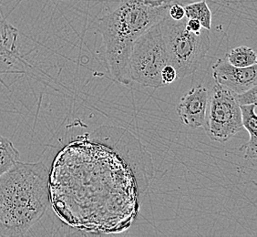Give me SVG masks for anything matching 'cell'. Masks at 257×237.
<instances>
[{"label":"cell","mask_w":257,"mask_h":237,"mask_svg":"<svg viewBox=\"0 0 257 237\" xmlns=\"http://www.w3.org/2000/svg\"><path fill=\"white\" fill-rule=\"evenodd\" d=\"M50 205L44 163L18 162L0 176V236L26 235Z\"/></svg>","instance_id":"1"},{"label":"cell","mask_w":257,"mask_h":237,"mask_svg":"<svg viewBox=\"0 0 257 237\" xmlns=\"http://www.w3.org/2000/svg\"><path fill=\"white\" fill-rule=\"evenodd\" d=\"M155 6L144 0H122L99 20L104 57L109 74L119 83H132L130 59L134 42L145 31L168 17L170 6Z\"/></svg>","instance_id":"2"},{"label":"cell","mask_w":257,"mask_h":237,"mask_svg":"<svg viewBox=\"0 0 257 237\" xmlns=\"http://www.w3.org/2000/svg\"><path fill=\"white\" fill-rule=\"evenodd\" d=\"M186 20H173L167 17L161 22L165 42L168 64L177 72L178 79L193 74L206 57L211 47L209 30L203 29L200 34L186 30Z\"/></svg>","instance_id":"3"},{"label":"cell","mask_w":257,"mask_h":237,"mask_svg":"<svg viewBox=\"0 0 257 237\" xmlns=\"http://www.w3.org/2000/svg\"><path fill=\"white\" fill-rule=\"evenodd\" d=\"M161 22L150 28L134 42L130 59L132 80L154 89L164 86L161 73L168 64Z\"/></svg>","instance_id":"4"},{"label":"cell","mask_w":257,"mask_h":237,"mask_svg":"<svg viewBox=\"0 0 257 237\" xmlns=\"http://www.w3.org/2000/svg\"><path fill=\"white\" fill-rule=\"evenodd\" d=\"M242 114L233 92L215 83L210 92L204 130L213 142L226 143L242 131Z\"/></svg>","instance_id":"5"},{"label":"cell","mask_w":257,"mask_h":237,"mask_svg":"<svg viewBox=\"0 0 257 237\" xmlns=\"http://www.w3.org/2000/svg\"><path fill=\"white\" fill-rule=\"evenodd\" d=\"M213 77L215 83L234 93H241L257 85V66L238 68L226 59H219L213 66Z\"/></svg>","instance_id":"6"},{"label":"cell","mask_w":257,"mask_h":237,"mask_svg":"<svg viewBox=\"0 0 257 237\" xmlns=\"http://www.w3.org/2000/svg\"><path fill=\"white\" fill-rule=\"evenodd\" d=\"M210 91L202 85L182 97L177 106L181 123L191 129L204 128L206 122Z\"/></svg>","instance_id":"7"},{"label":"cell","mask_w":257,"mask_h":237,"mask_svg":"<svg viewBox=\"0 0 257 237\" xmlns=\"http://www.w3.org/2000/svg\"><path fill=\"white\" fill-rule=\"evenodd\" d=\"M21 62L19 31L0 13V75L16 72Z\"/></svg>","instance_id":"8"},{"label":"cell","mask_w":257,"mask_h":237,"mask_svg":"<svg viewBox=\"0 0 257 237\" xmlns=\"http://www.w3.org/2000/svg\"><path fill=\"white\" fill-rule=\"evenodd\" d=\"M242 114V127L249 134V141L242 145L240 151L244 152V158L254 160L257 157V117L256 104L240 106Z\"/></svg>","instance_id":"9"},{"label":"cell","mask_w":257,"mask_h":237,"mask_svg":"<svg viewBox=\"0 0 257 237\" xmlns=\"http://www.w3.org/2000/svg\"><path fill=\"white\" fill-rule=\"evenodd\" d=\"M20 161V154L12 142L0 135V176Z\"/></svg>","instance_id":"10"},{"label":"cell","mask_w":257,"mask_h":237,"mask_svg":"<svg viewBox=\"0 0 257 237\" xmlns=\"http://www.w3.org/2000/svg\"><path fill=\"white\" fill-rule=\"evenodd\" d=\"M225 59L234 67L246 68L256 64L257 56L255 51L251 48L240 46L230 50L226 54Z\"/></svg>","instance_id":"11"},{"label":"cell","mask_w":257,"mask_h":237,"mask_svg":"<svg viewBox=\"0 0 257 237\" xmlns=\"http://www.w3.org/2000/svg\"><path fill=\"white\" fill-rule=\"evenodd\" d=\"M185 18L199 20L203 29L210 30L212 28V11L205 1L191 3L184 7Z\"/></svg>","instance_id":"12"},{"label":"cell","mask_w":257,"mask_h":237,"mask_svg":"<svg viewBox=\"0 0 257 237\" xmlns=\"http://www.w3.org/2000/svg\"><path fill=\"white\" fill-rule=\"evenodd\" d=\"M257 85L252 87L251 89H247L241 93H234V98L236 99L239 106L242 105H250V104H256L257 100Z\"/></svg>","instance_id":"13"},{"label":"cell","mask_w":257,"mask_h":237,"mask_svg":"<svg viewBox=\"0 0 257 237\" xmlns=\"http://www.w3.org/2000/svg\"><path fill=\"white\" fill-rule=\"evenodd\" d=\"M161 78H162V81H163L164 86L172 84L176 79H178L176 70L172 65L170 64L166 65L163 68L162 73H161Z\"/></svg>","instance_id":"14"},{"label":"cell","mask_w":257,"mask_h":237,"mask_svg":"<svg viewBox=\"0 0 257 237\" xmlns=\"http://www.w3.org/2000/svg\"><path fill=\"white\" fill-rule=\"evenodd\" d=\"M168 17H170L172 20H176V21L183 20L185 18L184 7L179 4L178 2H174L169 8Z\"/></svg>","instance_id":"15"},{"label":"cell","mask_w":257,"mask_h":237,"mask_svg":"<svg viewBox=\"0 0 257 237\" xmlns=\"http://www.w3.org/2000/svg\"><path fill=\"white\" fill-rule=\"evenodd\" d=\"M185 27H186V30L194 34H200L203 29L200 21L195 19H187Z\"/></svg>","instance_id":"16"},{"label":"cell","mask_w":257,"mask_h":237,"mask_svg":"<svg viewBox=\"0 0 257 237\" xmlns=\"http://www.w3.org/2000/svg\"><path fill=\"white\" fill-rule=\"evenodd\" d=\"M144 2L152 4V5L161 6L166 4H173L174 2H177V0H144Z\"/></svg>","instance_id":"17"}]
</instances>
